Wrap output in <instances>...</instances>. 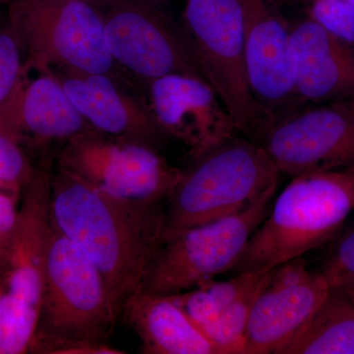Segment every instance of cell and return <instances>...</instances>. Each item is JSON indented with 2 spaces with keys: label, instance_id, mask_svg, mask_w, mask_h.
<instances>
[{
  "label": "cell",
  "instance_id": "cell-31",
  "mask_svg": "<svg viewBox=\"0 0 354 354\" xmlns=\"http://www.w3.org/2000/svg\"></svg>",
  "mask_w": 354,
  "mask_h": 354
},
{
  "label": "cell",
  "instance_id": "cell-25",
  "mask_svg": "<svg viewBox=\"0 0 354 354\" xmlns=\"http://www.w3.org/2000/svg\"><path fill=\"white\" fill-rule=\"evenodd\" d=\"M84 2L91 4V6L97 7L100 10H106L109 7L113 6V4L118 3L121 0H82Z\"/></svg>",
  "mask_w": 354,
  "mask_h": 354
},
{
  "label": "cell",
  "instance_id": "cell-9",
  "mask_svg": "<svg viewBox=\"0 0 354 354\" xmlns=\"http://www.w3.org/2000/svg\"><path fill=\"white\" fill-rule=\"evenodd\" d=\"M102 13L109 53L129 75L141 82L171 74L207 81L189 37L162 7L121 0Z\"/></svg>",
  "mask_w": 354,
  "mask_h": 354
},
{
  "label": "cell",
  "instance_id": "cell-12",
  "mask_svg": "<svg viewBox=\"0 0 354 354\" xmlns=\"http://www.w3.org/2000/svg\"><path fill=\"white\" fill-rule=\"evenodd\" d=\"M144 100L165 136L183 142L193 158L239 132L216 91L196 77L171 74L142 82Z\"/></svg>",
  "mask_w": 354,
  "mask_h": 354
},
{
  "label": "cell",
  "instance_id": "cell-23",
  "mask_svg": "<svg viewBox=\"0 0 354 354\" xmlns=\"http://www.w3.org/2000/svg\"><path fill=\"white\" fill-rule=\"evenodd\" d=\"M35 172L17 140L0 131V181L7 189L15 190L21 184L29 183Z\"/></svg>",
  "mask_w": 354,
  "mask_h": 354
},
{
  "label": "cell",
  "instance_id": "cell-6",
  "mask_svg": "<svg viewBox=\"0 0 354 354\" xmlns=\"http://www.w3.org/2000/svg\"><path fill=\"white\" fill-rule=\"evenodd\" d=\"M183 27L237 130L260 144L274 121L254 99L247 80L241 1L186 0Z\"/></svg>",
  "mask_w": 354,
  "mask_h": 354
},
{
  "label": "cell",
  "instance_id": "cell-19",
  "mask_svg": "<svg viewBox=\"0 0 354 354\" xmlns=\"http://www.w3.org/2000/svg\"><path fill=\"white\" fill-rule=\"evenodd\" d=\"M268 272H244L223 281L209 279L174 297L203 330L247 291L260 283Z\"/></svg>",
  "mask_w": 354,
  "mask_h": 354
},
{
  "label": "cell",
  "instance_id": "cell-7",
  "mask_svg": "<svg viewBox=\"0 0 354 354\" xmlns=\"http://www.w3.org/2000/svg\"><path fill=\"white\" fill-rule=\"evenodd\" d=\"M274 196L241 213L186 228L160 242L137 293L178 295L230 272L269 214Z\"/></svg>",
  "mask_w": 354,
  "mask_h": 354
},
{
  "label": "cell",
  "instance_id": "cell-30",
  "mask_svg": "<svg viewBox=\"0 0 354 354\" xmlns=\"http://www.w3.org/2000/svg\"><path fill=\"white\" fill-rule=\"evenodd\" d=\"M351 290H353V288H351Z\"/></svg>",
  "mask_w": 354,
  "mask_h": 354
},
{
  "label": "cell",
  "instance_id": "cell-2",
  "mask_svg": "<svg viewBox=\"0 0 354 354\" xmlns=\"http://www.w3.org/2000/svg\"><path fill=\"white\" fill-rule=\"evenodd\" d=\"M118 319L99 270L51 225L43 299L30 346L51 354H124L109 344Z\"/></svg>",
  "mask_w": 354,
  "mask_h": 354
},
{
  "label": "cell",
  "instance_id": "cell-15",
  "mask_svg": "<svg viewBox=\"0 0 354 354\" xmlns=\"http://www.w3.org/2000/svg\"><path fill=\"white\" fill-rule=\"evenodd\" d=\"M290 44L299 101L321 104L354 97V44L309 17L290 26Z\"/></svg>",
  "mask_w": 354,
  "mask_h": 354
},
{
  "label": "cell",
  "instance_id": "cell-4",
  "mask_svg": "<svg viewBox=\"0 0 354 354\" xmlns=\"http://www.w3.org/2000/svg\"><path fill=\"white\" fill-rule=\"evenodd\" d=\"M281 174L263 146L250 139L234 136L195 158L165 202L160 242L272 196Z\"/></svg>",
  "mask_w": 354,
  "mask_h": 354
},
{
  "label": "cell",
  "instance_id": "cell-10",
  "mask_svg": "<svg viewBox=\"0 0 354 354\" xmlns=\"http://www.w3.org/2000/svg\"><path fill=\"white\" fill-rule=\"evenodd\" d=\"M260 145L279 171L292 177L354 167V97L288 114Z\"/></svg>",
  "mask_w": 354,
  "mask_h": 354
},
{
  "label": "cell",
  "instance_id": "cell-28",
  "mask_svg": "<svg viewBox=\"0 0 354 354\" xmlns=\"http://www.w3.org/2000/svg\"><path fill=\"white\" fill-rule=\"evenodd\" d=\"M3 188H6V189H7L6 186L4 185V184L2 183L1 181H0V190L3 189Z\"/></svg>",
  "mask_w": 354,
  "mask_h": 354
},
{
  "label": "cell",
  "instance_id": "cell-8",
  "mask_svg": "<svg viewBox=\"0 0 354 354\" xmlns=\"http://www.w3.org/2000/svg\"><path fill=\"white\" fill-rule=\"evenodd\" d=\"M58 167L114 196L141 202L167 201L183 174L158 148L97 130L65 142Z\"/></svg>",
  "mask_w": 354,
  "mask_h": 354
},
{
  "label": "cell",
  "instance_id": "cell-11",
  "mask_svg": "<svg viewBox=\"0 0 354 354\" xmlns=\"http://www.w3.org/2000/svg\"><path fill=\"white\" fill-rule=\"evenodd\" d=\"M321 272L297 258L279 266L258 290L241 354H279L306 325L330 291Z\"/></svg>",
  "mask_w": 354,
  "mask_h": 354
},
{
  "label": "cell",
  "instance_id": "cell-22",
  "mask_svg": "<svg viewBox=\"0 0 354 354\" xmlns=\"http://www.w3.org/2000/svg\"><path fill=\"white\" fill-rule=\"evenodd\" d=\"M321 272L330 288L354 290V227L337 241Z\"/></svg>",
  "mask_w": 354,
  "mask_h": 354
},
{
  "label": "cell",
  "instance_id": "cell-5",
  "mask_svg": "<svg viewBox=\"0 0 354 354\" xmlns=\"http://www.w3.org/2000/svg\"><path fill=\"white\" fill-rule=\"evenodd\" d=\"M28 69L69 68L130 79L104 39V13L82 0H3Z\"/></svg>",
  "mask_w": 354,
  "mask_h": 354
},
{
  "label": "cell",
  "instance_id": "cell-29",
  "mask_svg": "<svg viewBox=\"0 0 354 354\" xmlns=\"http://www.w3.org/2000/svg\"><path fill=\"white\" fill-rule=\"evenodd\" d=\"M348 1H349V2H351V3H353V6H354V0H348Z\"/></svg>",
  "mask_w": 354,
  "mask_h": 354
},
{
  "label": "cell",
  "instance_id": "cell-16",
  "mask_svg": "<svg viewBox=\"0 0 354 354\" xmlns=\"http://www.w3.org/2000/svg\"><path fill=\"white\" fill-rule=\"evenodd\" d=\"M26 79L0 113V131L14 139L27 134L39 142L64 141L95 130L77 111L62 84L48 70Z\"/></svg>",
  "mask_w": 354,
  "mask_h": 354
},
{
  "label": "cell",
  "instance_id": "cell-13",
  "mask_svg": "<svg viewBox=\"0 0 354 354\" xmlns=\"http://www.w3.org/2000/svg\"><path fill=\"white\" fill-rule=\"evenodd\" d=\"M243 12L247 80L272 121L299 102L291 60L290 26L272 0H239Z\"/></svg>",
  "mask_w": 354,
  "mask_h": 354
},
{
  "label": "cell",
  "instance_id": "cell-18",
  "mask_svg": "<svg viewBox=\"0 0 354 354\" xmlns=\"http://www.w3.org/2000/svg\"><path fill=\"white\" fill-rule=\"evenodd\" d=\"M279 354H354V290L330 288L321 306Z\"/></svg>",
  "mask_w": 354,
  "mask_h": 354
},
{
  "label": "cell",
  "instance_id": "cell-20",
  "mask_svg": "<svg viewBox=\"0 0 354 354\" xmlns=\"http://www.w3.org/2000/svg\"><path fill=\"white\" fill-rule=\"evenodd\" d=\"M265 279L247 291L245 295H242L213 323L203 329L205 335L218 349V354L242 353V346L254 300Z\"/></svg>",
  "mask_w": 354,
  "mask_h": 354
},
{
  "label": "cell",
  "instance_id": "cell-3",
  "mask_svg": "<svg viewBox=\"0 0 354 354\" xmlns=\"http://www.w3.org/2000/svg\"><path fill=\"white\" fill-rule=\"evenodd\" d=\"M354 209V167L293 176L253 232L235 274L268 272L323 245Z\"/></svg>",
  "mask_w": 354,
  "mask_h": 354
},
{
  "label": "cell",
  "instance_id": "cell-17",
  "mask_svg": "<svg viewBox=\"0 0 354 354\" xmlns=\"http://www.w3.org/2000/svg\"><path fill=\"white\" fill-rule=\"evenodd\" d=\"M122 317L138 335L144 353L218 354L174 295L137 293Z\"/></svg>",
  "mask_w": 354,
  "mask_h": 354
},
{
  "label": "cell",
  "instance_id": "cell-14",
  "mask_svg": "<svg viewBox=\"0 0 354 354\" xmlns=\"http://www.w3.org/2000/svg\"><path fill=\"white\" fill-rule=\"evenodd\" d=\"M77 111L97 131L158 148L165 135L160 131L131 80L109 74L69 68L48 69Z\"/></svg>",
  "mask_w": 354,
  "mask_h": 354
},
{
  "label": "cell",
  "instance_id": "cell-24",
  "mask_svg": "<svg viewBox=\"0 0 354 354\" xmlns=\"http://www.w3.org/2000/svg\"><path fill=\"white\" fill-rule=\"evenodd\" d=\"M18 213L12 198L0 193V243L7 246L17 225Z\"/></svg>",
  "mask_w": 354,
  "mask_h": 354
},
{
  "label": "cell",
  "instance_id": "cell-1",
  "mask_svg": "<svg viewBox=\"0 0 354 354\" xmlns=\"http://www.w3.org/2000/svg\"><path fill=\"white\" fill-rule=\"evenodd\" d=\"M165 202L114 196L62 167L50 174L51 225L99 270L118 318L160 246Z\"/></svg>",
  "mask_w": 354,
  "mask_h": 354
},
{
  "label": "cell",
  "instance_id": "cell-21",
  "mask_svg": "<svg viewBox=\"0 0 354 354\" xmlns=\"http://www.w3.org/2000/svg\"><path fill=\"white\" fill-rule=\"evenodd\" d=\"M24 55L8 19L0 22V113L11 101L24 77Z\"/></svg>",
  "mask_w": 354,
  "mask_h": 354
},
{
  "label": "cell",
  "instance_id": "cell-27",
  "mask_svg": "<svg viewBox=\"0 0 354 354\" xmlns=\"http://www.w3.org/2000/svg\"><path fill=\"white\" fill-rule=\"evenodd\" d=\"M145 1L150 2V3L153 4V6L162 7L164 6L165 2L169 1V0H145Z\"/></svg>",
  "mask_w": 354,
  "mask_h": 354
},
{
  "label": "cell",
  "instance_id": "cell-26",
  "mask_svg": "<svg viewBox=\"0 0 354 354\" xmlns=\"http://www.w3.org/2000/svg\"><path fill=\"white\" fill-rule=\"evenodd\" d=\"M6 247L0 243V267H2L6 261Z\"/></svg>",
  "mask_w": 354,
  "mask_h": 354
}]
</instances>
